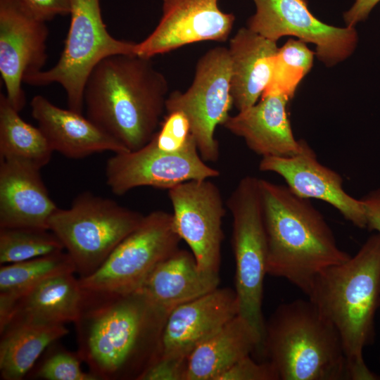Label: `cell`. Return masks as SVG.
I'll return each instance as SVG.
<instances>
[{"label": "cell", "instance_id": "6da1fadb", "mask_svg": "<svg viewBox=\"0 0 380 380\" xmlns=\"http://www.w3.org/2000/svg\"><path fill=\"white\" fill-rule=\"evenodd\" d=\"M82 289L74 322L77 353L98 380H138L158 358L169 313L141 289L120 294Z\"/></svg>", "mask_w": 380, "mask_h": 380}, {"label": "cell", "instance_id": "7a4b0ae2", "mask_svg": "<svg viewBox=\"0 0 380 380\" xmlns=\"http://www.w3.org/2000/svg\"><path fill=\"white\" fill-rule=\"evenodd\" d=\"M168 91L166 77L151 58L115 54L103 58L89 73L84 110L100 129L135 151L158 131Z\"/></svg>", "mask_w": 380, "mask_h": 380}, {"label": "cell", "instance_id": "3957f363", "mask_svg": "<svg viewBox=\"0 0 380 380\" xmlns=\"http://www.w3.org/2000/svg\"><path fill=\"white\" fill-rule=\"evenodd\" d=\"M307 296L338 331L349 379H380L363 358L364 348L374 340L380 306V234L370 236L346 262L319 272Z\"/></svg>", "mask_w": 380, "mask_h": 380}, {"label": "cell", "instance_id": "277c9868", "mask_svg": "<svg viewBox=\"0 0 380 380\" xmlns=\"http://www.w3.org/2000/svg\"><path fill=\"white\" fill-rule=\"evenodd\" d=\"M267 244V273L286 279L307 295L324 269L351 255L337 245L322 213L286 185L259 179Z\"/></svg>", "mask_w": 380, "mask_h": 380}, {"label": "cell", "instance_id": "5b68a950", "mask_svg": "<svg viewBox=\"0 0 380 380\" xmlns=\"http://www.w3.org/2000/svg\"><path fill=\"white\" fill-rule=\"evenodd\" d=\"M261 350L279 380L349 379L340 335L309 299L278 306L265 322Z\"/></svg>", "mask_w": 380, "mask_h": 380}, {"label": "cell", "instance_id": "8992f818", "mask_svg": "<svg viewBox=\"0 0 380 380\" xmlns=\"http://www.w3.org/2000/svg\"><path fill=\"white\" fill-rule=\"evenodd\" d=\"M144 217L112 199L85 191L69 208H58L48 227L72 260L78 278H84L105 262Z\"/></svg>", "mask_w": 380, "mask_h": 380}, {"label": "cell", "instance_id": "52a82bcc", "mask_svg": "<svg viewBox=\"0 0 380 380\" xmlns=\"http://www.w3.org/2000/svg\"><path fill=\"white\" fill-rule=\"evenodd\" d=\"M70 23L63 50L49 70L27 75L23 82L33 86L53 83L66 92L68 108L84 111V89L94 66L115 54H135L137 43L113 37L103 20L100 0H70Z\"/></svg>", "mask_w": 380, "mask_h": 380}, {"label": "cell", "instance_id": "ba28073f", "mask_svg": "<svg viewBox=\"0 0 380 380\" xmlns=\"http://www.w3.org/2000/svg\"><path fill=\"white\" fill-rule=\"evenodd\" d=\"M232 217L235 291L239 315L247 322L262 346L265 322L262 312L267 244L259 178H241L226 203Z\"/></svg>", "mask_w": 380, "mask_h": 380}, {"label": "cell", "instance_id": "9c48e42d", "mask_svg": "<svg viewBox=\"0 0 380 380\" xmlns=\"http://www.w3.org/2000/svg\"><path fill=\"white\" fill-rule=\"evenodd\" d=\"M172 213L155 210L112 252L92 274L79 278L83 289L126 294L141 287L152 271L179 249Z\"/></svg>", "mask_w": 380, "mask_h": 380}, {"label": "cell", "instance_id": "30bf717a", "mask_svg": "<svg viewBox=\"0 0 380 380\" xmlns=\"http://www.w3.org/2000/svg\"><path fill=\"white\" fill-rule=\"evenodd\" d=\"M231 78L228 49L214 47L198 61L191 86L184 92L169 94L166 101L167 113L180 111L188 118L198 152L205 162L219 159L215 132L229 116L233 105Z\"/></svg>", "mask_w": 380, "mask_h": 380}, {"label": "cell", "instance_id": "8fae6325", "mask_svg": "<svg viewBox=\"0 0 380 380\" xmlns=\"http://www.w3.org/2000/svg\"><path fill=\"white\" fill-rule=\"evenodd\" d=\"M106 184L122 196L140 186L170 189L191 180L217 177L220 172L201 158L193 136L183 148L160 150L153 139L135 151L114 153L106 165Z\"/></svg>", "mask_w": 380, "mask_h": 380}, {"label": "cell", "instance_id": "7c38bea8", "mask_svg": "<svg viewBox=\"0 0 380 380\" xmlns=\"http://www.w3.org/2000/svg\"><path fill=\"white\" fill-rule=\"evenodd\" d=\"M255 13L248 19L250 30L277 42L284 36L315 45V55L327 66L349 57L355 49V27H338L326 24L310 11L306 0H253Z\"/></svg>", "mask_w": 380, "mask_h": 380}, {"label": "cell", "instance_id": "4fadbf2b", "mask_svg": "<svg viewBox=\"0 0 380 380\" xmlns=\"http://www.w3.org/2000/svg\"><path fill=\"white\" fill-rule=\"evenodd\" d=\"M168 196L175 229L198 267L219 273L226 210L218 186L210 179L191 180L168 189Z\"/></svg>", "mask_w": 380, "mask_h": 380}, {"label": "cell", "instance_id": "5bb4252c", "mask_svg": "<svg viewBox=\"0 0 380 380\" xmlns=\"http://www.w3.org/2000/svg\"><path fill=\"white\" fill-rule=\"evenodd\" d=\"M48 36L46 22L18 0H0V72L7 99L18 112L26 103L24 77L42 70L47 60Z\"/></svg>", "mask_w": 380, "mask_h": 380}, {"label": "cell", "instance_id": "9a60e30c", "mask_svg": "<svg viewBox=\"0 0 380 380\" xmlns=\"http://www.w3.org/2000/svg\"><path fill=\"white\" fill-rule=\"evenodd\" d=\"M162 16L153 32L137 43L135 54L148 58L204 41L225 42L235 16L219 0H162Z\"/></svg>", "mask_w": 380, "mask_h": 380}, {"label": "cell", "instance_id": "2e32d148", "mask_svg": "<svg viewBox=\"0 0 380 380\" xmlns=\"http://www.w3.org/2000/svg\"><path fill=\"white\" fill-rule=\"evenodd\" d=\"M259 170L280 175L298 196L327 202L355 226L366 228L365 212L361 201L344 190L341 176L320 163L305 140H302L301 148L295 155L262 157Z\"/></svg>", "mask_w": 380, "mask_h": 380}, {"label": "cell", "instance_id": "e0dca14e", "mask_svg": "<svg viewBox=\"0 0 380 380\" xmlns=\"http://www.w3.org/2000/svg\"><path fill=\"white\" fill-rule=\"evenodd\" d=\"M239 310L235 290L219 287L177 307L165 322L158 358L186 360L197 346L238 315Z\"/></svg>", "mask_w": 380, "mask_h": 380}, {"label": "cell", "instance_id": "ac0fdd59", "mask_svg": "<svg viewBox=\"0 0 380 380\" xmlns=\"http://www.w3.org/2000/svg\"><path fill=\"white\" fill-rule=\"evenodd\" d=\"M30 108L53 152L80 159L105 151H129L82 113L58 107L43 96H34Z\"/></svg>", "mask_w": 380, "mask_h": 380}, {"label": "cell", "instance_id": "d6986e66", "mask_svg": "<svg viewBox=\"0 0 380 380\" xmlns=\"http://www.w3.org/2000/svg\"><path fill=\"white\" fill-rule=\"evenodd\" d=\"M58 208L39 169L15 160H0V227L49 229V220Z\"/></svg>", "mask_w": 380, "mask_h": 380}, {"label": "cell", "instance_id": "ffe728a7", "mask_svg": "<svg viewBox=\"0 0 380 380\" xmlns=\"http://www.w3.org/2000/svg\"><path fill=\"white\" fill-rule=\"evenodd\" d=\"M289 100L281 94L261 96L251 107L229 115L222 126L241 137L252 151L262 157L295 155L300 151L303 139L293 136L286 110Z\"/></svg>", "mask_w": 380, "mask_h": 380}, {"label": "cell", "instance_id": "44dd1931", "mask_svg": "<svg viewBox=\"0 0 380 380\" xmlns=\"http://www.w3.org/2000/svg\"><path fill=\"white\" fill-rule=\"evenodd\" d=\"M227 49L232 63L233 105L241 111L255 105L262 96L279 48L277 42L242 27L230 39Z\"/></svg>", "mask_w": 380, "mask_h": 380}, {"label": "cell", "instance_id": "7402d4cb", "mask_svg": "<svg viewBox=\"0 0 380 380\" xmlns=\"http://www.w3.org/2000/svg\"><path fill=\"white\" fill-rule=\"evenodd\" d=\"M219 284V273L201 270L191 252L179 248L156 266L139 289L170 313L214 291Z\"/></svg>", "mask_w": 380, "mask_h": 380}, {"label": "cell", "instance_id": "603a6c76", "mask_svg": "<svg viewBox=\"0 0 380 380\" xmlns=\"http://www.w3.org/2000/svg\"><path fill=\"white\" fill-rule=\"evenodd\" d=\"M82 289L75 273L50 277L20 296L14 303L6 322L45 325L75 322L78 317Z\"/></svg>", "mask_w": 380, "mask_h": 380}, {"label": "cell", "instance_id": "cb8c5ba5", "mask_svg": "<svg viewBox=\"0 0 380 380\" xmlns=\"http://www.w3.org/2000/svg\"><path fill=\"white\" fill-rule=\"evenodd\" d=\"M260 348L254 330L236 315L191 352L184 380H218L234 363Z\"/></svg>", "mask_w": 380, "mask_h": 380}, {"label": "cell", "instance_id": "d4e9b609", "mask_svg": "<svg viewBox=\"0 0 380 380\" xmlns=\"http://www.w3.org/2000/svg\"><path fill=\"white\" fill-rule=\"evenodd\" d=\"M69 333L65 324L12 322L0 329V377L21 380L53 343Z\"/></svg>", "mask_w": 380, "mask_h": 380}, {"label": "cell", "instance_id": "484cf974", "mask_svg": "<svg viewBox=\"0 0 380 380\" xmlns=\"http://www.w3.org/2000/svg\"><path fill=\"white\" fill-rule=\"evenodd\" d=\"M67 273L75 274V267L65 251L1 265L0 327L6 322L14 303L20 296L44 280Z\"/></svg>", "mask_w": 380, "mask_h": 380}, {"label": "cell", "instance_id": "4316f807", "mask_svg": "<svg viewBox=\"0 0 380 380\" xmlns=\"http://www.w3.org/2000/svg\"><path fill=\"white\" fill-rule=\"evenodd\" d=\"M19 113L1 93L0 160H15L41 170L53 151L41 129L23 120Z\"/></svg>", "mask_w": 380, "mask_h": 380}, {"label": "cell", "instance_id": "83f0119b", "mask_svg": "<svg viewBox=\"0 0 380 380\" xmlns=\"http://www.w3.org/2000/svg\"><path fill=\"white\" fill-rule=\"evenodd\" d=\"M315 53L300 39H289L278 49L270 80L262 96L281 94L293 99L297 87L310 72Z\"/></svg>", "mask_w": 380, "mask_h": 380}, {"label": "cell", "instance_id": "f1b7e54d", "mask_svg": "<svg viewBox=\"0 0 380 380\" xmlns=\"http://www.w3.org/2000/svg\"><path fill=\"white\" fill-rule=\"evenodd\" d=\"M65 251L56 235L48 229L0 227V264L30 260Z\"/></svg>", "mask_w": 380, "mask_h": 380}, {"label": "cell", "instance_id": "f546056e", "mask_svg": "<svg viewBox=\"0 0 380 380\" xmlns=\"http://www.w3.org/2000/svg\"><path fill=\"white\" fill-rule=\"evenodd\" d=\"M42 360L35 365L28 376L44 380H98L89 372L82 369L83 362L77 352H71L58 344H51L44 353Z\"/></svg>", "mask_w": 380, "mask_h": 380}, {"label": "cell", "instance_id": "4dcf8cb0", "mask_svg": "<svg viewBox=\"0 0 380 380\" xmlns=\"http://www.w3.org/2000/svg\"><path fill=\"white\" fill-rule=\"evenodd\" d=\"M191 136L186 116L180 111H172L167 113L153 139L160 150L175 152L183 148Z\"/></svg>", "mask_w": 380, "mask_h": 380}, {"label": "cell", "instance_id": "1f68e13d", "mask_svg": "<svg viewBox=\"0 0 380 380\" xmlns=\"http://www.w3.org/2000/svg\"><path fill=\"white\" fill-rule=\"evenodd\" d=\"M218 380H279L270 362L258 363L247 355L225 371Z\"/></svg>", "mask_w": 380, "mask_h": 380}, {"label": "cell", "instance_id": "d6a6232c", "mask_svg": "<svg viewBox=\"0 0 380 380\" xmlns=\"http://www.w3.org/2000/svg\"><path fill=\"white\" fill-rule=\"evenodd\" d=\"M187 359L159 357L138 380H184Z\"/></svg>", "mask_w": 380, "mask_h": 380}, {"label": "cell", "instance_id": "836d02e7", "mask_svg": "<svg viewBox=\"0 0 380 380\" xmlns=\"http://www.w3.org/2000/svg\"><path fill=\"white\" fill-rule=\"evenodd\" d=\"M34 18L46 22L70 14V0H18Z\"/></svg>", "mask_w": 380, "mask_h": 380}, {"label": "cell", "instance_id": "e575fe53", "mask_svg": "<svg viewBox=\"0 0 380 380\" xmlns=\"http://www.w3.org/2000/svg\"><path fill=\"white\" fill-rule=\"evenodd\" d=\"M360 201L365 212L366 227L380 234V189L371 191Z\"/></svg>", "mask_w": 380, "mask_h": 380}, {"label": "cell", "instance_id": "d590c367", "mask_svg": "<svg viewBox=\"0 0 380 380\" xmlns=\"http://www.w3.org/2000/svg\"><path fill=\"white\" fill-rule=\"evenodd\" d=\"M380 0H355L349 10L343 14L346 26L355 27L365 20Z\"/></svg>", "mask_w": 380, "mask_h": 380}, {"label": "cell", "instance_id": "8d00e7d4", "mask_svg": "<svg viewBox=\"0 0 380 380\" xmlns=\"http://www.w3.org/2000/svg\"><path fill=\"white\" fill-rule=\"evenodd\" d=\"M379 362H380V357H379Z\"/></svg>", "mask_w": 380, "mask_h": 380}]
</instances>
